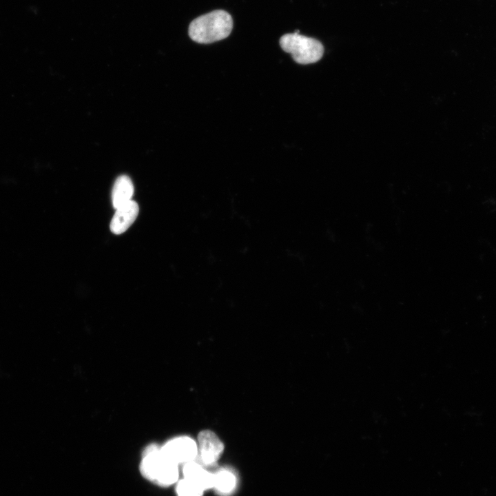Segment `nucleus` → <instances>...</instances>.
I'll return each mask as SVG.
<instances>
[{
	"instance_id": "2",
	"label": "nucleus",
	"mask_w": 496,
	"mask_h": 496,
	"mask_svg": "<svg viewBox=\"0 0 496 496\" xmlns=\"http://www.w3.org/2000/svg\"><path fill=\"white\" fill-rule=\"evenodd\" d=\"M178 466L166 457L161 448L156 445H151L143 452L140 471L145 479L166 487L177 482Z\"/></svg>"
},
{
	"instance_id": "5",
	"label": "nucleus",
	"mask_w": 496,
	"mask_h": 496,
	"mask_svg": "<svg viewBox=\"0 0 496 496\" xmlns=\"http://www.w3.org/2000/svg\"><path fill=\"white\" fill-rule=\"evenodd\" d=\"M199 456L201 462L211 465L220 458L224 446L218 436L211 431H203L198 435Z\"/></svg>"
},
{
	"instance_id": "6",
	"label": "nucleus",
	"mask_w": 496,
	"mask_h": 496,
	"mask_svg": "<svg viewBox=\"0 0 496 496\" xmlns=\"http://www.w3.org/2000/svg\"><path fill=\"white\" fill-rule=\"evenodd\" d=\"M139 211L138 204L131 200L116 209L110 223V230L115 234L125 232L134 222Z\"/></svg>"
},
{
	"instance_id": "4",
	"label": "nucleus",
	"mask_w": 496,
	"mask_h": 496,
	"mask_svg": "<svg viewBox=\"0 0 496 496\" xmlns=\"http://www.w3.org/2000/svg\"><path fill=\"white\" fill-rule=\"evenodd\" d=\"M161 449L166 457L178 465L195 460L198 454L196 442L185 436L169 441Z\"/></svg>"
},
{
	"instance_id": "1",
	"label": "nucleus",
	"mask_w": 496,
	"mask_h": 496,
	"mask_svg": "<svg viewBox=\"0 0 496 496\" xmlns=\"http://www.w3.org/2000/svg\"><path fill=\"white\" fill-rule=\"evenodd\" d=\"M233 28L231 16L216 10L194 19L189 26V37L198 43H211L227 38Z\"/></svg>"
},
{
	"instance_id": "9",
	"label": "nucleus",
	"mask_w": 496,
	"mask_h": 496,
	"mask_svg": "<svg viewBox=\"0 0 496 496\" xmlns=\"http://www.w3.org/2000/svg\"><path fill=\"white\" fill-rule=\"evenodd\" d=\"M236 482V477L231 471L221 469L214 473V488L220 494L228 495L235 489Z\"/></svg>"
},
{
	"instance_id": "8",
	"label": "nucleus",
	"mask_w": 496,
	"mask_h": 496,
	"mask_svg": "<svg viewBox=\"0 0 496 496\" xmlns=\"http://www.w3.org/2000/svg\"><path fill=\"white\" fill-rule=\"evenodd\" d=\"M133 194L134 185L130 177L126 175L118 176L114 182L112 192L114 208L116 209L131 200Z\"/></svg>"
},
{
	"instance_id": "3",
	"label": "nucleus",
	"mask_w": 496,
	"mask_h": 496,
	"mask_svg": "<svg viewBox=\"0 0 496 496\" xmlns=\"http://www.w3.org/2000/svg\"><path fill=\"white\" fill-rule=\"evenodd\" d=\"M279 43L281 48L290 53L293 59L300 64L316 63L324 54V47L318 40L300 34H284Z\"/></svg>"
},
{
	"instance_id": "10",
	"label": "nucleus",
	"mask_w": 496,
	"mask_h": 496,
	"mask_svg": "<svg viewBox=\"0 0 496 496\" xmlns=\"http://www.w3.org/2000/svg\"><path fill=\"white\" fill-rule=\"evenodd\" d=\"M204 490L194 482L183 478L176 486L177 496H202Z\"/></svg>"
},
{
	"instance_id": "7",
	"label": "nucleus",
	"mask_w": 496,
	"mask_h": 496,
	"mask_svg": "<svg viewBox=\"0 0 496 496\" xmlns=\"http://www.w3.org/2000/svg\"><path fill=\"white\" fill-rule=\"evenodd\" d=\"M183 472L185 478L197 484L204 490L214 488V473L205 470L195 460L185 464Z\"/></svg>"
}]
</instances>
